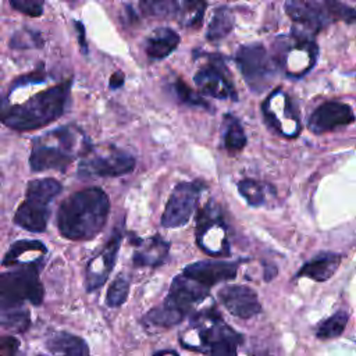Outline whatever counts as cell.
<instances>
[{"instance_id":"cell-33","label":"cell","mask_w":356,"mask_h":356,"mask_svg":"<svg viewBox=\"0 0 356 356\" xmlns=\"http://www.w3.org/2000/svg\"><path fill=\"white\" fill-rule=\"evenodd\" d=\"M172 90L177 96V99L181 103H185L192 107H203V108H210V104L200 96L197 95L193 89H191L182 79H177L172 85Z\"/></svg>"},{"instance_id":"cell-12","label":"cell","mask_w":356,"mask_h":356,"mask_svg":"<svg viewBox=\"0 0 356 356\" xmlns=\"http://www.w3.org/2000/svg\"><path fill=\"white\" fill-rule=\"evenodd\" d=\"M203 188L204 185L200 181H184L177 184L161 216V225L164 228L185 225L196 210Z\"/></svg>"},{"instance_id":"cell-16","label":"cell","mask_w":356,"mask_h":356,"mask_svg":"<svg viewBox=\"0 0 356 356\" xmlns=\"http://www.w3.org/2000/svg\"><path fill=\"white\" fill-rule=\"evenodd\" d=\"M355 121L353 110L349 104L330 100L320 104L309 118V129L314 134H325Z\"/></svg>"},{"instance_id":"cell-26","label":"cell","mask_w":356,"mask_h":356,"mask_svg":"<svg viewBox=\"0 0 356 356\" xmlns=\"http://www.w3.org/2000/svg\"><path fill=\"white\" fill-rule=\"evenodd\" d=\"M238 192L250 206H254V207L266 204L270 193L275 195V191L271 185L261 181L252 179V178L241 179L238 182Z\"/></svg>"},{"instance_id":"cell-2","label":"cell","mask_w":356,"mask_h":356,"mask_svg":"<svg viewBox=\"0 0 356 356\" xmlns=\"http://www.w3.org/2000/svg\"><path fill=\"white\" fill-rule=\"evenodd\" d=\"M71 81L51 86L21 104L3 107L1 121L14 131L28 132L39 129L58 120L68 104Z\"/></svg>"},{"instance_id":"cell-23","label":"cell","mask_w":356,"mask_h":356,"mask_svg":"<svg viewBox=\"0 0 356 356\" xmlns=\"http://www.w3.org/2000/svg\"><path fill=\"white\" fill-rule=\"evenodd\" d=\"M186 314L168 303L165 299L161 305L149 310V313L143 317L142 323L146 328L150 330H160V328H170L181 323Z\"/></svg>"},{"instance_id":"cell-10","label":"cell","mask_w":356,"mask_h":356,"mask_svg":"<svg viewBox=\"0 0 356 356\" xmlns=\"http://www.w3.org/2000/svg\"><path fill=\"white\" fill-rule=\"evenodd\" d=\"M317 46L307 33L295 32L291 39H280L275 46V63L289 76L305 75L316 63Z\"/></svg>"},{"instance_id":"cell-37","label":"cell","mask_w":356,"mask_h":356,"mask_svg":"<svg viewBox=\"0 0 356 356\" xmlns=\"http://www.w3.org/2000/svg\"><path fill=\"white\" fill-rule=\"evenodd\" d=\"M44 81V75L40 72V71H35L32 74H28V75H24V76H19L14 83H13V89L14 90L15 88L18 86H25L28 83H39V82H43Z\"/></svg>"},{"instance_id":"cell-36","label":"cell","mask_w":356,"mask_h":356,"mask_svg":"<svg viewBox=\"0 0 356 356\" xmlns=\"http://www.w3.org/2000/svg\"><path fill=\"white\" fill-rule=\"evenodd\" d=\"M13 8L29 17H39L43 13V0H8Z\"/></svg>"},{"instance_id":"cell-32","label":"cell","mask_w":356,"mask_h":356,"mask_svg":"<svg viewBox=\"0 0 356 356\" xmlns=\"http://www.w3.org/2000/svg\"><path fill=\"white\" fill-rule=\"evenodd\" d=\"M129 293V278L125 274H118L110 284L106 293V303L110 307L121 306Z\"/></svg>"},{"instance_id":"cell-17","label":"cell","mask_w":356,"mask_h":356,"mask_svg":"<svg viewBox=\"0 0 356 356\" xmlns=\"http://www.w3.org/2000/svg\"><path fill=\"white\" fill-rule=\"evenodd\" d=\"M218 299L232 316L242 320L252 318L261 310L257 293L246 285H227L218 291Z\"/></svg>"},{"instance_id":"cell-8","label":"cell","mask_w":356,"mask_h":356,"mask_svg":"<svg viewBox=\"0 0 356 356\" xmlns=\"http://www.w3.org/2000/svg\"><path fill=\"white\" fill-rule=\"evenodd\" d=\"M135 168V157L117 146L107 145L102 147L89 146L82 154L78 165V174L82 178L89 177H121Z\"/></svg>"},{"instance_id":"cell-31","label":"cell","mask_w":356,"mask_h":356,"mask_svg":"<svg viewBox=\"0 0 356 356\" xmlns=\"http://www.w3.org/2000/svg\"><path fill=\"white\" fill-rule=\"evenodd\" d=\"M140 10L154 18H172L179 7L178 0H139Z\"/></svg>"},{"instance_id":"cell-3","label":"cell","mask_w":356,"mask_h":356,"mask_svg":"<svg viewBox=\"0 0 356 356\" xmlns=\"http://www.w3.org/2000/svg\"><path fill=\"white\" fill-rule=\"evenodd\" d=\"M89 146L83 134L72 125L53 129L33 139L29 156L31 170L33 172L64 171L75 160L76 154L81 153L82 156Z\"/></svg>"},{"instance_id":"cell-5","label":"cell","mask_w":356,"mask_h":356,"mask_svg":"<svg viewBox=\"0 0 356 356\" xmlns=\"http://www.w3.org/2000/svg\"><path fill=\"white\" fill-rule=\"evenodd\" d=\"M285 13L296 25L310 33L337 21L356 22V10L339 0H286Z\"/></svg>"},{"instance_id":"cell-27","label":"cell","mask_w":356,"mask_h":356,"mask_svg":"<svg viewBox=\"0 0 356 356\" xmlns=\"http://www.w3.org/2000/svg\"><path fill=\"white\" fill-rule=\"evenodd\" d=\"M246 145V135L245 131L236 117L232 114L224 115V135H222V146L224 149L235 154L241 152Z\"/></svg>"},{"instance_id":"cell-1","label":"cell","mask_w":356,"mask_h":356,"mask_svg":"<svg viewBox=\"0 0 356 356\" xmlns=\"http://www.w3.org/2000/svg\"><path fill=\"white\" fill-rule=\"evenodd\" d=\"M108 210L110 200L102 188L76 191L60 204L57 228L70 241H89L103 229Z\"/></svg>"},{"instance_id":"cell-19","label":"cell","mask_w":356,"mask_h":356,"mask_svg":"<svg viewBox=\"0 0 356 356\" xmlns=\"http://www.w3.org/2000/svg\"><path fill=\"white\" fill-rule=\"evenodd\" d=\"M238 264L232 261H216L202 260L186 266L182 271L186 277L195 280L206 288H210L218 282L229 281L236 277Z\"/></svg>"},{"instance_id":"cell-34","label":"cell","mask_w":356,"mask_h":356,"mask_svg":"<svg viewBox=\"0 0 356 356\" xmlns=\"http://www.w3.org/2000/svg\"><path fill=\"white\" fill-rule=\"evenodd\" d=\"M206 10V0H184L182 18L184 25L196 28L202 25V19Z\"/></svg>"},{"instance_id":"cell-30","label":"cell","mask_w":356,"mask_h":356,"mask_svg":"<svg viewBox=\"0 0 356 356\" xmlns=\"http://www.w3.org/2000/svg\"><path fill=\"white\" fill-rule=\"evenodd\" d=\"M348 320H349V316L346 312L343 310L335 312L331 317H328L318 325L316 331V337L318 339H332L339 337L343 332L348 324Z\"/></svg>"},{"instance_id":"cell-25","label":"cell","mask_w":356,"mask_h":356,"mask_svg":"<svg viewBox=\"0 0 356 356\" xmlns=\"http://www.w3.org/2000/svg\"><path fill=\"white\" fill-rule=\"evenodd\" d=\"M47 249L44 246V243H42L40 241H32V239H21L14 242L8 252L4 254L3 259V266H22V264H28V263H33V261H43V260H38L33 257H29L26 254L29 253H46Z\"/></svg>"},{"instance_id":"cell-7","label":"cell","mask_w":356,"mask_h":356,"mask_svg":"<svg viewBox=\"0 0 356 356\" xmlns=\"http://www.w3.org/2000/svg\"><path fill=\"white\" fill-rule=\"evenodd\" d=\"M43 261L22 264L0 277V309L21 306L25 300L40 305L44 289L39 278Z\"/></svg>"},{"instance_id":"cell-14","label":"cell","mask_w":356,"mask_h":356,"mask_svg":"<svg viewBox=\"0 0 356 356\" xmlns=\"http://www.w3.org/2000/svg\"><path fill=\"white\" fill-rule=\"evenodd\" d=\"M266 122L271 129L285 138H295L300 131L298 113L289 99L281 89L270 93L261 106Z\"/></svg>"},{"instance_id":"cell-11","label":"cell","mask_w":356,"mask_h":356,"mask_svg":"<svg viewBox=\"0 0 356 356\" xmlns=\"http://www.w3.org/2000/svg\"><path fill=\"white\" fill-rule=\"evenodd\" d=\"M196 242L203 252L211 256L229 254L222 213L213 200L199 211L196 220Z\"/></svg>"},{"instance_id":"cell-6","label":"cell","mask_w":356,"mask_h":356,"mask_svg":"<svg viewBox=\"0 0 356 356\" xmlns=\"http://www.w3.org/2000/svg\"><path fill=\"white\" fill-rule=\"evenodd\" d=\"M60 192L61 184L54 178L31 181L25 199L14 214V222L29 232H43L50 217V204Z\"/></svg>"},{"instance_id":"cell-29","label":"cell","mask_w":356,"mask_h":356,"mask_svg":"<svg viewBox=\"0 0 356 356\" xmlns=\"http://www.w3.org/2000/svg\"><path fill=\"white\" fill-rule=\"evenodd\" d=\"M0 323H1V327L8 331L24 332L31 323L29 312L26 309H22V306L1 309Z\"/></svg>"},{"instance_id":"cell-21","label":"cell","mask_w":356,"mask_h":356,"mask_svg":"<svg viewBox=\"0 0 356 356\" xmlns=\"http://www.w3.org/2000/svg\"><path fill=\"white\" fill-rule=\"evenodd\" d=\"M341 264V254L337 253H323L309 260L302 266L298 275L307 277L314 281H327L330 280Z\"/></svg>"},{"instance_id":"cell-22","label":"cell","mask_w":356,"mask_h":356,"mask_svg":"<svg viewBox=\"0 0 356 356\" xmlns=\"http://www.w3.org/2000/svg\"><path fill=\"white\" fill-rule=\"evenodd\" d=\"M170 243L161 236L156 235L147 239L142 248L134 253L132 261L138 267H159L168 256Z\"/></svg>"},{"instance_id":"cell-39","label":"cell","mask_w":356,"mask_h":356,"mask_svg":"<svg viewBox=\"0 0 356 356\" xmlns=\"http://www.w3.org/2000/svg\"><path fill=\"white\" fill-rule=\"evenodd\" d=\"M122 83H124V74L121 71L114 72L111 75V78H110V88L111 89H117V88L122 86Z\"/></svg>"},{"instance_id":"cell-35","label":"cell","mask_w":356,"mask_h":356,"mask_svg":"<svg viewBox=\"0 0 356 356\" xmlns=\"http://www.w3.org/2000/svg\"><path fill=\"white\" fill-rule=\"evenodd\" d=\"M43 43L40 35L38 32L22 29L14 33L10 40V46L13 49H26V47H40Z\"/></svg>"},{"instance_id":"cell-15","label":"cell","mask_w":356,"mask_h":356,"mask_svg":"<svg viewBox=\"0 0 356 356\" xmlns=\"http://www.w3.org/2000/svg\"><path fill=\"white\" fill-rule=\"evenodd\" d=\"M122 235H124V221H121L115 227L113 235L108 238L103 249L89 260L86 266V277H85V285L88 292H92L100 288L107 281L115 264Z\"/></svg>"},{"instance_id":"cell-13","label":"cell","mask_w":356,"mask_h":356,"mask_svg":"<svg viewBox=\"0 0 356 356\" xmlns=\"http://www.w3.org/2000/svg\"><path fill=\"white\" fill-rule=\"evenodd\" d=\"M193 81L204 95L220 100H238V93L231 79V74L224 60L217 54L209 56V61L197 70Z\"/></svg>"},{"instance_id":"cell-38","label":"cell","mask_w":356,"mask_h":356,"mask_svg":"<svg viewBox=\"0 0 356 356\" xmlns=\"http://www.w3.org/2000/svg\"><path fill=\"white\" fill-rule=\"evenodd\" d=\"M18 341L14 337L6 335L0 341V353L1 355H14L18 349Z\"/></svg>"},{"instance_id":"cell-40","label":"cell","mask_w":356,"mask_h":356,"mask_svg":"<svg viewBox=\"0 0 356 356\" xmlns=\"http://www.w3.org/2000/svg\"><path fill=\"white\" fill-rule=\"evenodd\" d=\"M75 26H76V31L79 32V44H81V49L83 53H86V42H85V29H83V25L81 22H75Z\"/></svg>"},{"instance_id":"cell-20","label":"cell","mask_w":356,"mask_h":356,"mask_svg":"<svg viewBox=\"0 0 356 356\" xmlns=\"http://www.w3.org/2000/svg\"><path fill=\"white\" fill-rule=\"evenodd\" d=\"M179 44V35L171 28H157L146 39L145 51L152 60H161L170 56Z\"/></svg>"},{"instance_id":"cell-18","label":"cell","mask_w":356,"mask_h":356,"mask_svg":"<svg viewBox=\"0 0 356 356\" xmlns=\"http://www.w3.org/2000/svg\"><path fill=\"white\" fill-rule=\"evenodd\" d=\"M207 296L209 288L186 277L185 274H181L172 280L165 300L188 316L193 306L203 302Z\"/></svg>"},{"instance_id":"cell-9","label":"cell","mask_w":356,"mask_h":356,"mask_svg":"<svg viewBox=\"0 0 356 356\" xmlns=\"http://www.w3.org/2000/svg\"><path fill=\"white\" fill-rule=\"evenodd\" d=\"M235 61L252 92L261 93L268 88L277 63L268 56L263 44L250 43L241 46L236 51Z\"/></svg>"},{"instance_id":"cell-24","label":"cell","mask_w":356,"mask_h":356,"mask_svg":"<svg viewBox=\"0 0 356 356\" xmlns=\"http://www.w3.org/2000/svg\"><path fill=\"white\" fill-rule=\"evenodd\" d=\"M46 349L54 355L88 356L90 353L86 342L70 332H56L46 341Z\"/></svg>"},{"instance_id":"cell-28","label":"cell","mask_w":356,"mask_h":356,"mask_svg":"<svg viewBox=\"0 0 356 356\" xmlns=\"http://www.w3.org/2000/svg\"><path fill=\"white\" fill-rule=\"evenodd\" d=\"M234 28V15L227 7H217L213 13L211 21L207 28L206 38L210 42H218L224 39Z\"/></svg>"},{"instance_id":"cell-4","label":"cell","mask_w":356,"mask_h":356,"mask_svg":"<svg viewBox=\"0 0 356 356\" xmlns=\"http://www.w3.org/2000/svg\"><path fill=\"white\" fill-rule=\"evenodd\" d=\"M191 324V334L197 338L195 352L221 356L236 355V349L243 341L242 335L225 324L217 309L211 306L193 313Z\"/></svg>"},{"instance_id":"cell-41","label":"cell","mask_w":356,"mask_h":356,"mask_svg":"<svg viewBox=\"0 0 356 356\" xmlns=\"http://www.w3.org/2000/svg\"><path fill=\"white\" fill-rule=\"evenodd\" d=\"M163 353H174V355H177L175 350H159V352H156V355H163Z\"/></svg>"}]
</instances>
